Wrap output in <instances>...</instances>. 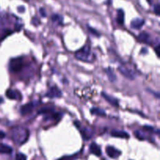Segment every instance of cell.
<instances>
[{"instance_id": "22", "label": "cell", "mask_w": 160, "mask_h": 160, "mask_svg": "<svg viewBox=\"0 0 160 160\" xmlns=\"http://www.w3.org/2000/svg\"><path fill=\"white\" fill-rule=\"evenodd\" d=\"M134 135H135L138 138L140 139V140H144V139L145 138V135H144L141 131H135V132H134Z\"/></svg>"}, {"instance_id": "24", "label": "cell", "mask_w": 160, "mask_h": 160, "mask_svg": "<svg viewBox=\"0 0 160 160\" xmlns=\"http://www.w3.org/2000/svg\"><path fill=\"white\" fill-rule=\"evenodd\" d=\"M88 29H89V31H90L91 33H92L93 34H95V35H96V36H99L100 35L99 33H98V31H95V29H93V28H91V27H88Z\"/></svg>"}, {"instance_id": "30", "label": "cell", "mask_w": 160, "mask_h": 160, "mask_svg": "<svg viewBox=\"0 0 160 160\" xmlns=\"http://www.w3.org/2000/svg\"><path fill=\"white\" fill-rule=\"evenodd\" d=\"M2 102H3L2 98H1V97H0V103H2Z\"/></svg>"}, {"instance_id": "12", "label": "cell", "mask_w": 160, "mask_h": 160, "mask_svg": "<svg viewBox=\"0 0 160 160\" xmlns=\"http://www.w3.org/2000/svg\"><path fill=\"white\" fill-rule=\"evenodd\" d=\"M111 135L114 138H120L125 139H128L130 138L129 134L123 131H112L111 132Z\"/></svg>"}, {"instance_id": "11", "label": "cell", "mask_w": 160, "mask_h": 160, "mask_svg": "<svg viewBox=\"0 0 160 160\" xmlns=\"http://www.w3.org/2000/svg\"><path fill=\"white\" fill-rule=\"evenodd\" d=\"M89 150H90V152L92 154L95 155L96 156H100L102 154L101 148L96 143H95V142L91 144L90 147H89Z\"/></svg>"}, {"instance_id": "27", "label": "cell", "mask_w": 160, "mask_h": 160, "mask_svg": "<svg viewBox=\"0 0 160 160\" xmlns=\"http://www.w3.org/2000/svg\"><path fill=\"white\" fill-rule=\"evenodd\" d=\"M143 128H144V129H145L146 131H152V132H154V128H152V127L145 126Z\"/></svg>"}, {"instance_id": "21", "label": "cell", "mask_w": 160, "mask_h": 160, "mask_svg": "<svg viewBox=\"0 0 160 160\" xmlns=\"http://www.w3.org/2000/svg\"><path fill=\"white\" fill-rule=\"evenodd\" d=\"M16 160H27V156L23 153H17L16 155Z\"/></svg>"}, {"instance_id": "17", "label": "cell", "mask_w": 160, "mask_h": 160, "mask_svg": "<svg viewBox=\"0 0 160 160\" xmlns=\"http://www.w3.org/2000/svg\"><path fill=\"white\" fill-rule=\"evenodd\" d=\"M138 38L139 40L142 41V42H145V43L148 44L150 42V35L147 32H145V31L139 34Z\"/></svg>"}, {"instance_id": "2", "label": "cell", "mask_w": 160, "mask_h": 160, "mask_svg": "<svg viewBox=\"0 0 160 160\" xmlns=\"http://www.w3.org/2000/svg\"><path fill=\"white\" fill-rule=\"evenodd\" d=\"M75 57L83 62H92L95 59V56L91 52V48L89 45H86L81 50L77 52Z\"/></svg>"}, {"instance_id": "16", "label": "cell", "mask_w": 160, "mask_h": 160, "mask_svg": "<svg viewBox=\"0 0 160 160\" xmlns=\"http://www.w3.org/2000/svg\"><path fill=\"white\" fill-rule=\"evenodd\" d=\"M106 74H107L108 78H109V80L111 82H114V81L117 80V76L115 75V73H114V71L112 70V68L109 67V68L106 69Z\"/></svg>"}, {"instance_id": "4", "label": "cell", "mask_w": 160, "mask_h": 160, "mask_svg": "<svg viewBox=\"0 0 160 160\" xmlns=\"http://www.w3.org/2000/svg\"><path fill=\"white\" fill-rule=\"evenodd\" d=\"M118 70L120 71V73H121L122 75L125 77V78H128V79L134 80L135 78V76H134V72L131 69L128 68V67H125V66H120L118 68Z\"/></svg>"}, {"instance_id": "25", "label": "cell", "mask_w": 160, "mask_h": 160, "mask_svg": "<svg viewBox=\"0 0 160 160\" xmlns=\"http://www.w3.org/2000/svg\"><path fill=\"white\" fill-rule=\"evenodd\" d=\"M159 8H160V6H159V3H158V4L156 5V6H155V9H154L155 13H156L157 16L159 15V12H160Z\"/></svg>"}, {"instance_id": "13", "label": "cell", "mask_w": 160, "mask_h": 160, "mask_svg": "<svg viewBox=\"0 0 160 160\" xmlns=\"http://www.w3.org/2000/svg\"><path fill=\"white\" fill-rule=\"evenodd\" d=\"M12 148L9 145L0 144V154H11Z\"/></svg>"}, {"instance_id": "6", "label": "cell", "mask_w": 160, "mask_h": 160, "mask_svg": "<svg viewBox=\"0 0 160 160\" xmlns=\"http://www.w3.org/2000/svg\"><path fill=\"white\" fill-rule=\"evenodd\" d=\"M62 95V92H61V90H59V89L57 87H56V86L51 88L46 94V96L50 98H61Z\"/></svg>"}, {"instance_id": "31", "label": "cell", "mask_w": 160, "mask_h": 160, "mask_svg": "<svg viewBox=\"0 0 160 160\" xmlns=\"http://www.w3.org/2000/svg\"><path fill=\"white\" fill-rule=\"evenodd\" d=\"M2 40V38H0V41H1Z\"/></svg>"}, {"instance_id": "8", "label": "cell", "mask_w": 160, "mask_h": 160, "mask_svg": "<svg viewBox=\"0 0 160 160\" xmlns=\"http://www.w3.org/2000/svg\"><path fill=\"white\" fill-rule=\"evenodd\" d=\"M6 95L8 98L12 100H20L21 98V95H20V92L17 90H12V89H9V90L6 91Z\"/></svg>"}, {"instance_id": "18", "label": "cell", "mask_w": 160, "mask_h": 160, "mask_svg": "<svg viewBox=\"0 0 160 160\" xmlns=\"http://www.w3.org/2000/svg\"><path fill=\"white\" fill-rule=\"evenodd\" d=\"M80 129H81V135L84 140H89L92 138V134L89 130L86 129V128H80Z\"/></svg>"}, {"instance_id": "23", "label": "cell", "mask_w": 160, "mask_h": 160, "mask_svg": "<svg viewBox=\"0 0 160 160\" xmlns=\"http://www.w3.org/2000/svg\"><path fill=\"white\" fill-rule=\"evenodd\" d=\"M77 159V156H63L61 159L58 160H75Z\"/></svg>"}, {"instance_id": "5", "label": "cell", "mask_w": 160, "mask_h": 160, "mask_svg": "<svg viewBox=\"0 0 160 160\" xmlns=\"http://www.w3.org/2000/svg\"><path fill=\"white\" fill-rule=\"evenodd\" d=\"M106 154L109 157L112 158V159H117L119 156L121 155V152L120 150L117 149L116 148L112 146H107L106 147Z\"/></svg>"}, {"instance_id": "20", "label": "cell", "mask_w": 160, "mask_h": 160, "mask_svg": "<svg viewBox=\"0 0 160 160\" xmlns=\"http://www.w3.org/2000/svg\"><path fill=\"white\" fill-rule=\"evenodd\" d=\"M52 20L53 22H58V23L60 24L62 22V17L61 16L58 15V14H53L52 16Z\"/></svg>"}, {"instance_id": "26", "label": "cell", "mask_w": 160, "mask_h": 160, "mask_svg": "<svg viewBox=\"0 0 160 160\" xmlns=\"http://www.w3.org/2000/svg\"><path fill=\"white\" fill-rule=\"evenodd\" d=\"M39 12H40L41 16H42V17H46V13H45V9H43V8H41V9H39Z\"/></svg>"}, {"instance_id": "9", "label": "cell", "mask_w": 160, "mask_h": 160, "mask_svg": "<svg viewBox=\"0 0 160 160\" xmlns=\"http://www.w3.org/2000/svg\"><path fill=\"white\" fill-rule=\"evenodd\" d=\"M145 24V20L142 18H135L131 21V27L133 29L139 30L142 28Z\"/></svg>"}, {"instance_id": "7", "label": "cell", "mask_w": 160, "mask_h": 160, "mask_svg": "<svg viewBox=\"0 0 160 160\" xmlns=\"http://www.w3.org/2000/svg\"><path fill=\"white\" fill-rule=\"evenodd\" d=\"M34 106H35V103L34 102H29L23 105V106H21V108H20V113L23 116L31 113V112H32L33 109H34Z\"/></svg>"}, {"instance_id": "1", "label": "cell", "mask_w": 160, "mask_h": 160, "mask_svg": "<svg viewBox=\"0 0 160 160\" xmlns=\"http://www.w3.org/2000/svg\"><path fill=\"white\" fill-rule=\"evenodd\" d=\"M29 137V131L21 127H17L12 130V138L15 144L21 145L28 141Z\"/></svg>"}, {"instance_id": "15", "label": "cell", "mask_w": 160, "mask_h": 160, "mask_svg": "<svg viewBox=\"0 0 160 160\" xmlns=\"http://www.w3.org/2000/svg\"><path fill=\"white\" fill-rule=\"evenodd\" d=\"M91 113H92V115H96L98 116V117H106V116L105 110L99 109V108H92V109H91Z\"/></svg>"}, {"instance_id": "14", "label": "cell", "mask_w": 160, "mask_h": 160, "mask_svg": "<svg viewBox=\"0 0 160 160\" xmlns=\"http://www.w3.org/2000/svg\"><path fill=\"white\" fill-rule=\"evenodd\" d=\"M117 21L120 25H123L124 23V11L123 9H120L117 10Z\"/></svg>"}, {"instance_id": "28", "label": "cell", "mask_w": 160, "mask_h": 160, "mask_svg": "<svg viewBox=\"0 0 160 160\" xmlns=\"http://www.w3.org/2000/svg\"><path fill=\"white\" fill-rule=\"evenodd\" d=\"M6 137V134L2 131H0V138H4Z\"/></svg>"}, {"instance_id": "10", "label": "cell", "mask_w": 160, "mask_h": 160, "mask_svg": "<svg viewBox=\"0 0 160 160\" xmlns=\"http://www.w3.org/2000/svg\"><path fill=\"white\" fill-rule=\"evenodd\" d=\"M102 96L108 102L110 103V104L112 105L113 106H117V107L119 106V101L117 98L110 96V95H107V94L105 93V92H102Z\"/></svg>"}, {"instance_id": "29", "label": "cell", "mask_w": 160, "mask_h": 160, "mask_svg": "<svg viewBox=\"0 0 160 160\" xmlns=\"http://www.w3.org/2000/svg\"><path fill=\"white\" fill-rule=\"evenodd\" d=\"M159 49V44H158V45H157V46H156V55H157L158 56H159V52H158Z\"/></svg>"}, {"instance_id": "19", "label": "cell", "mask_w": 160, "mask_h": 160, "mask_svg": "<svg viewBox=\"0 0 160 160\" xmlns=\"http://www.w3.org/2000/svg\"><path fill=\"white\" fill-rule=\"evenodd\" d=\"M54 112L55 109L52 107H45L38 111V114H45L46 116H49Z\"/></svg>"}, {"instance_id": "3", "label": "cell", "mask_w": 160, "mask_h": 160, "mask_svg": "<svg viewBox=\"0 0 160 160\" xmlns=\"http://www.w3.org/2000/svg\"><path fill=\"white\" fill-rule=\"evenodd\" d=\"M23 61L22 57H17L12 59L9 62V70L13 73L20 71L23 68Z\"/></svg>"}]
</instances>
